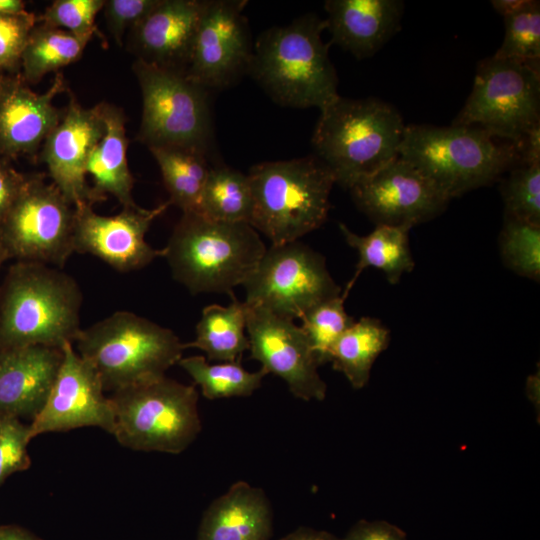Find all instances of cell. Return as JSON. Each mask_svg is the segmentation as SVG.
I'll return each instance as SVG.
<instances>
[{
	"label": "cell",
	"mask_w": 540,
	"mask_h": 540,
	"mask_svg": "<svg viewBox=\"0 0 540 540\" xmlns=\"http://www.w3.org/2000/svg\"><path fill=\"white\" fill-rule=\"evenodd\" d=\"M325 29L315 13L266 29L254 44L248 75L280 106L322 110L339 96Z\"/></svg>",
	"instance_id": "obj_1"
},
{
	"label": "cell",
	"mask_w": 540,
	"mask_h": 540,
	"mask_svg": "<svg viewBox=\"0 0 540 540\" xmlns=\"http://www.w3.org/2000/svg\"><path fill=\"white\" fill-rule=\"evenodd\" d=\"M82 300L76 280L59 268L17 261L0 285V350L75 342Z\"/></svg>",
	"instance_id": "obj_2"
},
{
	"label": "cell",
	"mask_w": 540,
	"mask_h": 540,
	"mask_svg": "<svg viewBox=\"0 0 540 540\" xmlns=\"http://www.w3.org/2000/svg\"><path fill=\"white\" fill-rule=\"evenodd\" d=\"M406 124L391 104L340 95L320 110L311 144L335 183L350 189L399 156Z\"/></svg>",
	"instance_id": "obj_3"
},
{
	"label": "cell",
	"mask_w": 540,
	"mask_h": 540,
	"mask_svg": "<svg viewBox=\"0 0 540 540\" xmlns=\"http://www.w3.org/2000/svg\"><path fill=\"white\" fill-rule=\"evenodd\" d=\"M399 156L449 200L493 184L520 164L514 143L479 127L454 124L406 125Z\"/></svg>",
	"instance_id": "obj_4"
},
{
	"label": "cell",
	"mask_w": 540,
	"mask_h": 540,
	"mask_svg": "<svg viewBox=\"0 0 540 540\" xmlns=\"http://www.w3.org/2000/svg\"><path fill=\"white\" fill-rule=\"evenodd\" d=\"M266 251L259 233L248 223L210 220L183 213L163 249L173 278L192 294L234 296Z\"/></svg>",
	"instance_id": "obj_5"
},
{
	"label": "cell",
	"mask_w": 540,
	"mask_h": 540,
	"mask_svg": "<svg viewBox=\"0 0 540 540\" xmlns=\"http://www.w3.org/2000/svg\"><path fill=\"white\" fill-rule=\"evenodd\" d=\"M247 176L250 225L272 245L298 241L326 221L335 179L317 156L258 163Z\"/></svg>",
	"instance_id": "obj_6"
},
{
	"label": "cell",
	"mask_w": 540,
	"mask_h": 540,
	"mask_svg": "<svg viewBox=\"0 0 540 540\" xmlns=\"http://www.w3.org/2000/svg\"><path fill=\"white\" fill-rule=\"evenodd\" d=\"M75 342L104 390L112 392L165 376L185 350L172 330L129 311L114 312L81 329Z\"/></svg>",
	"instance_id": "obj_7"
},
{
	"label": "cell",
	"mask_w": 540,
	"mask_h": 540,
	"mask_svg": "<svg viewBox=\"0 0 540 540\" xmlns=\"http://www.w3.org/2000/svg\"><path fill=\"white\" fill-rule=\"evenodd\" d=\"M109 398L113 435L123 447L179 454L201 431L195 385L162 376L115 390Z\"/></svg>",
	"instance_id": "obj_8"
},
{
	"label": "cell",
	"mask_w": 540,
	"mask_h": 540,
	"mask_svg": "<svg viewBox=\"0 0 540 540\" xmlns=\"http://www.w3.org/2000/svg\"><path fill=\"white\" fill-rule=\"evenodd\" d=\"M142 95L138 138L151 147L181 148L207 156L213 149L210 90L186 73L141 60L133 64Z\"/></svg>",
	"instance_id": "obj_9"
},
{
	"label": "cell",
	"mask_w": 540,
	"mask_h": 540,
	"mask_svg": "<svg viewBox=\"0 0 540 540\" xmlns=\"http://www.w3.org/2000/svg\"><path fill=\"white\" fill-rule=\"evenodd\" d=\"M454 125L482 128L516 144L540 124V65L495 56L478 63L473 87Z\"/></svg>",
	"instance_id": "obj_10"
},
{
	"label": "cell",
	"mask_w": 540,
	"mask_h": 540,
	"mask_svg": "<svg viewBox=\"0 0 540 540\" xmlns=\"http://www.w3.org/2000/svg\"><path fill=\"white\" fill-rule=\"evenodd\" d=\"M75 207L43 174H29L0 221V247L7 259L64 266L74 252Z\"/></svg>",
	"instance_id": "obj_11"
},
{
	"label": "cell",
	"mask_w": 540,
	"mask_h": 540,
	"mask_svg": "<svg viewBox=\"0 0 540 540\" xmlns=\"http://www.w3.org/2000/svg\"><path fill=\"white\" fill-rule=\"evenodd\" d=\"M242 286L247 307L292 320L301 319L317 304L342 293L325 258L299 241L266 248Z\"/></svg>",
	"instance_id": "obj_12"
},
{
	"label": "cell",
	"mask_w": 540,
	"mask_h": 540,
	"mask_svg": "<svg viewBox=\"0 0 540 540\" xmlns=\"http://www.w3.org/2000/svg\"><path fill=\"white\" fill-rule=\"evenodd\" d=\"M245 0H205L186 75L210 91L248 75L253 56Z\"/></svg>",
	"instance_id": "obj_13"
},
{
	"label": "cell",
	"mask_w": 540,
	"mask_h": 540,
	"mask_svg": "<svg viewBox=\"0 0 540 540\" xmlns=\"http://www.w3.org/2000/svg\"><path fill=\"white\" fill-rule=\"evenodd\" d=\"M355 205L375 225L405 226L439 216L449 199L400 156L349 189Z\"/></svg>",
	"instance_id": "obj_14"
},
{
	"label": "cell",
	"mask_w": 540,
	"mask_h": 540,
	"mask_svg": "<svg viewBox=\"0 0 540 540\" xmlns=\"http://www.w3.org/2000/svg\"><path fill=\"white\" fill-rule=\"evenodd\" d=\"M246 332L251 358L260 362L267 374L282 378L294 397L304 401L326 397L327 385L318 373L316 355L294 320L246 306Z\"/></svg>",
	"instance_id": "obj_15"
},
{
	"label": "cell",
	"mask_w": 540,
	"mask_h": 540,
	"mask_svg": "<svg viewBox=\"0 0 540 540\" xmlns=\"http://www.w3.org/2000/svg\"><path fill=\"white\" fill-rule=\"evenodd\" d=\"M62 350V363L48 399L29 424L31 438L89 426L113 435L114 410L97 371L75 351L73 343H66Z\"/></svg>",
	"instance_id": "obj_16"
},
{
	"label": "cell",
	"mask_w": 540,
	"mask_h": 540,
	"mask_svg": "<svg viewBox=\"0 0 540 540\" xmlns=\"http://www.w3.org/2000/svg\"><path fill=\"white\" fill-rule=\"evenodd\" d=\"M169 205L167 201L144 209L136 204L112 216L97 214L93 206L75 208L74 252L93 255L120 272L141 269L163 257V249L151 247L145 235Z\"/></svg>",
	"instance_id": "obj_17"
},
{
	"label": "cell",
	"mask_w": 540,
	"mask_h": 540,
	"mask_svg": "<svg viewBox=\"0 0 540 540\" xmlns=\"http://www.w3.org/2000/svg\"><path fill=\"white\" fill-rule=\"evenodd\" d=\"M104 131L99 104L84 108L71 98L59 123L43 142L41 159L52 183L75 208L99 202L87 183L86 165Z\"/></svg>",
	"instance_id": "obj_18"
},
{
	"label": "cell",
	"mask_w": 540,
	"mask_h": 540,
	"mask_svg": "<svg viewBox=\"0 0 540 540\" xmlns=\"http://www.w3.org/2000/svg\"><path fill=\"white\" fill-rule=\"evenodd\" d=\"M65 89L59 72L42 94L34 92L20 73H0V158L37 152L62 117L63 110L53 105V99Z\"/></svg>",
	"instance_id": "obj_19"
},
{
	"label": "cell",
	"mask_w": 540,
	"mask_h": 540,
	"mask_svg": "<svg viewBox=\"0 0 540 540\" xmlns=\"http://www.w3.org/2000/svg\"><path fill=\"white\" fill-rule=\"evenodd\" d=\"M205 0H159L129 31L137 60L186 73Z\"/></svg>",
	"instance_id": "obj_20"
},
{
	"label": "cell",
	"mask_w": 540,
	"mask_h": 540,
	"mask_svg": "<svg viewBox=\"0 0 540 540\" xmlns=\"http://www.w3.org/2000/svg\"><path fill=\"white\" fill-rule=\"evenodd\" d=\"M62 359V348L42 345L0 350V418L32 421L48 399Z\"/></svg>",
	"instance_id": "obj_21"
},
{
	"label": "cell",
	"mask_w": 540,
	"mask_h": 540,
	"mask_svg": "<svg viewBox=\"0 0 540 540\" xmlns=\"http://www.w3.org/2000/svg\"><path fill=\"white\" fill-rule=\"evenodd\" d=\"M326 29L331 43L357 59L376 54L401 28L400 0H327Z\"/></svg>",
	"instance_id": "obj_22"
},
{
	"label": "cell",
	"mask_w": 540,
	"mask_h": 540,
	"mask_svg": "<svg viewBox=\"0 0 540 540\" xmlns=\"http://www.w3.org/2000/svg\"><path fill=\"white\" fill-rule=\"evenodd\" d=\"M273 512L263 489L233 483L204 511L196 540H270Z\"/></svg>",
	"instance_id": "obj_23"
},
{
	"label": "cell",
	"mask_w": 540,
	"mask_h": 540,
	"mask_svg": "<svg viewBox=\"0 0 540 540\" xmlns=\"http://www.w3.org/2000/svg\"><path fill=\"white\" fill-rule=\"evenodd\" d=\"M99 107L105 131L88 158L86 175L93 180L91 187L99 202L110 194L123 207L136 205L132 196L134 178L127 161L125 116L113 105L100 103Z\"/></svg>",
	"instance_id": "obj_24"
},
{
	"label": "cell",
	"mask_w": 540,
	"mask_h": 540,
	"mask_svg": "<svg viewBox=\"0 0 540 540\" xmlns=\"http://www.w3.org/2000/svg\"><path fill=\"white\" fill-rule=\"evenodd\" d=\"M339 229L347 244L358 253L355 272L342 292L345 299L368 267L382 271L393 285L400 281L404 273L414 269L415 262L409 245L411 228L379 224L367 235L352 232L344 223H339Z\"/></svg>",
	"instance_id": "obj_25"
},
{
	"label": "cell",
	"mask_w": 540,
	"mask_h": 540,
	"mask_svg": "<svg viewBox=\"0 0 540 540\" xmlns=\"http://www.w3.org/2000/svg\"><path fill=\"white\" fill-rule=\"evenodd\" d=\"M228 306L212 304L203 308L196 325V337L183 343L184 349L197 348L207 361H240L250 344L246 334V306L236 297Z\"/></svg>",
	"instance_id": "obj_26"
},
{
	"label": "cell",
	"mask_w": 540,
	"mask_h": 540,
	"mask_svg": "<svg viewBox=\"0 0 540 540\" xmlns=\"http://www.w3.org/2000/svg\"><path fill=\"white\" fill-rule=\"evenodd\" d=\"M390 343L389 329L377 318L364 316L355 322L333 345L329 362L343 373L354 389L369 381L377 357Z\"/></svg>",
	"instance_id": "obj_27"
},
{
	"label": "cell",
	"mask_w": 540,
	"mask_h": 540,
	"mask_svg": "<svg viewBox=\"0 0 540 540\" xmlns=\"http://www.w3.org/2000/svg\"><path fill=\"white\" fill-rule=\"evenodd\" d=\"M91 38L40 22L31 30L22 52V78L36 84L46 74L78 61Z\"/></svg>",
	"instance_id": "obj_28"
},
{
	"label": "cell",
	"mask_w": 540,
	"mask_h": 540,
	"mask_svg": "<svg viewBox=\"0 0 540 540\" xmlns=\"http://www.w3.org/2000/svg\"><path fill=\"white\" fill-rule=\"evenodd\" d=\"M169 193V202L183 213L198 212L210 168L207 156L192 150L151 147Z\"/></svg>",
	"instance_id": "obj_29"
},
{
	"label": "cell",
	"mask_w": 540,
	"mask_h": 540,
	"mask_svg": "<svg viewBox=\"0 0 540 540\" xmlns=\"http://www.w3.org/2000/svg\"><path fill=\"white\" fill-rule=\"evenodd\" d=\"M252 206L247 174L222 165L210 168L197 213L213 221L250 224Z\"/></svg>",
	"instance_id": "obj_30"
},
{
	"label": "cell",
	"mask_w": 540,
	"mask_h": 540,
	"mask_svg": "<svg viewBox=\"0 0 540 540\" xmlns=\"http://www.w3.org/2000/svg\"><path fill=\"white\" fill-rule=\"evenodd\" d=\"M178 365L200 386L202 395L209 400L250 396L267 375L263 368L255 372L245 370L240 361L210 364L200 355L182 357Z\"/></svg>",
	"instance_id": "obj_31"
},
{
	"label": "cell",
	"mask_w": 540,
	"mask_h": 540,
	"mask_svg": "<svg viewBox=\"0 0 540 540\" xmlns=\"http://www.w3.org/2000/svg\"><path fill=\"white\" fill-rule=\"evenodd\" d=\"M498 245L508 269L521 277L539 281L540 225L504 217Z\"/></svg>",
	"instance_id": "obj_32"
},
{
	"label": "cell",
	"mask_w": 540,
	"mask_h": 540,
	"mask_svg": "<svg viewBox=\"0 0 540 540\" xmlns=\"http://www.w3.org/2000/svg\"><path fill=\"white\" fill-rule=\"evenodd\" d=\"M503 19L504 39L493 56L525 63H540L539 1L527 0L524 6Z\"/></svg>",
	"instance_id": "obj_33"
},
{
	"label": "cell",
	"mask_w": 540,
	"mask_h": 540,
	"mask_svg": "<svg viewBox=\"0 0 540 540\" xmlns=\"http://www.w3.org/2000/svg\"><path fill=\"white\" fill-rule=\"evenodd\" d=\"M341 295L323 301L300 319L319 365L329 362L330 351L339 337L355 322L344 307Z\"/></svg>",
	"instance_id": "obj_34"
},
{
	"label": "cell",
	"mask_w": 540,
	"mask_h": 540,
	"mask_svg": "<svg viewBox=\"0 0 540 540\" xmlns=\"http://www.w3.org/2000/svg\"><path fill=\"white\" fill-rule=\"evenodd\" d=\"M500 180L504 217L540 225V163L519 164Z\"/></svg>",
	"instance_id": "obj_35"
},
{
	"label": "cell",
	"mask_w": 540,
	"mask_h": 540,
	"mask_svg": "<svg viewBox=\"0 0 540 540\" xmlns=\"http://www.w3.org/2000/svg\"><path fill=\"white\" fill-rule=\"evenodd\" d=\"M104 3V0H55L38 21L75 35L93 37L99 34L95 17Z\"/></svg>",
	"instance_id": "obj_36"
},
{
	"label": "cell",
	"mask_w": 540,
	"mask_h": 540,
	"mask_svg": "<svg viewBox=\"0 0 540 540\" xmlns=\"http://www.w3.org/2000/svg\"><path fill=\"white\" fill-rule=\"evenodd\" d=\"M30 425L17 418H0V485L12 474L30 467L27 446Z\"/></svg>",
	"instance_id": "obj_37"
},
{
	"label": "cell",
	"mask_w": 540,
	"mask_h": 540,
	"mask_svg": "<svg viewBox=\"0 0 540 540\" xmlns=\"http://www.w3.org/2000/svg\"><path fill=\"white\" fill-rule=\"evenodd\" d=\"M38 18L34 13L0 15V73H20L21 56Z\"/></svg>",
	"instance_id": "obj_38"
},
{
	"label": "cell",
	"mask_w": 540,
	"mask_h": 540,
	"mask_svg": "<svg viewBox=\"0 0 540 540\" xmlns=\"http://www.w3.org/2000/svg\"><path fill=\"white\" fill-rule=\"evenodd\" d=\"M159 3V0H106L102 8L109 32L118 45L127 29L131 30Z\"/></svg>",
	"instance_id": "obj_39"
},
{
	"label": "cell",
	"mask_w": 540,
	"mask_h": 540,
	"mask_svg": "<svg viewBox=\"0 0 540 540\" xmlns=\"http://www.w3.org/2000/svg\"><path fill=\"white\" fill-rule=\"evenodd\" d=\"M342 540H407V537L399 527L389 522L360 520Z\"/></svg>",
	"instance_id": "obj_40"
},
{
	"label": "cell",
	"mask_w": 540,
	"mask_h": 540,
	"mask_svg": "<svg viewBox=\"0 0 540 540\" xmlns=\"http://www.w3.org/2000/svg\"><path fill=\"white\" fill-rule=\"evenodd\" d=\"M9 161L0 158V221L18 198L27 179V174L18 172Z\"/></svg>",
	"instance_id": "obj_41"
},
{
	"label": "cell",
	"mask_w": 540,
	"mask_h": 540,
	"mask_svg": "<svg viewBox=\"0 0 540 540\" xmlns=\"http://www.w3.org/2000/svg\"><path fill=\"white\" fill-rule=\"evenodd\" d=\"M520 164L532 165L540 163V124L529 130L519 142L514 144Z\"/></svg>",
	"instance_id": "obj_42"
},
{
	"label": "cell",
	"mask_w": 540,
	"mask_h": 540,
	"mask_svg": "<svg viewBox=\"0 0 540 540\" xmlns=\"http://www.w3.org/2000/svg\"><path fill=\"white\" fill-rule=\"evenodd\" d=\"M280 540H342L335 535L310 527H299L291 533L285 535Z\"/></svg>",
	"instance_id": "obj_43"
},
{
	"label": "cell",
	"mask_w": 540,
	"mask_h": 540,
	"mask_svg": "<svg viewBox=\"0 0 540 540\" xmlns=\"http://www.w3.org/2000/svg\"><path fill=\"white\" fill-rule=\"evenodd\" d=\"M0 540H41L31 532L15 525L0 526Z\"/></svg>",
	"instance_id": "obj_44"
},
{
	"label": "cell",
	"mask_w": 540,
	"mask_h": 540,
	"mask_svg": "<svg viewBox=\"0 0 540 540\" xmlns=\"http://www.w3.org/2000/svg\"><path fill=\"white\" fill-rule=\"evenodd\" d=\"M527 0H493L494 10L503 17L520 9Z\"/></svg>",
	"instance_id": "obj_45"
},
{
	"label": "cell",
	"mask_w": 540,
	"mask_h": 540,
	"mask_svg": "<svg viewBox=\"0 0 540 540\" xmlns=\"http://www.w3.org/2000/svg\"><path fill=\"white\" fill-rule=\"evenodd\" d=\"M27 13L21 0H0V15L17 16Z\"/></svg>",
	"instance_id": "obj_46"
},
{
	"label": "cell",
	"mask_w": 540,
	"mask_h": 540,
	"mask_svg": "<svg viewBox=\"0 0 540 540\" xmlns=\"http://www.w3.org/2000/svg\"><path fill=\"white\" fill-rule=\"evenodd\" d=\"M527 390L529 397L533 399H536V397L538 398V394H536V391L539 392V373L528 378Z\"/></svg>",
	"instance_id": "obj_47"
},
{
	"label": "cell",
	"mask_w": 540,
	"mask_h": 540,
	"mask_svg": "<svg viewBox=\"0 0 540 540\" xmlns=\"http://www.w3.org/2000/svg\"><path fill=\"white\" fill-rule=\"evenodd\" d=\"M6 260H8L7 256H6L5 252L2 250V248L0 247V270H1V267H2L3 263Z\"/></svg>",
	"instance_id": "obj_48"
}]
</instances>
